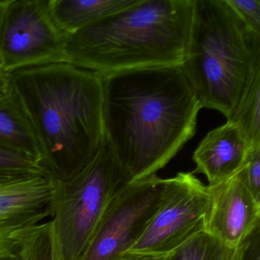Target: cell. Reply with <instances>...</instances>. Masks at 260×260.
Segmentation results:
<instances>
[{"instance_id": "14", "label": "cell", "mask_w": 260, "mask_h": 260, "mask_svg": "<svg viewBox=\"0 0 260 260\" xmlns=\"http://www.w3.org/2000/svg\"><path fill=\"white\" fill-rule=\"evenodd\" d=\"M245 243L231 246L203 231L172 252L168 260H241Z\"/></svg>"}, {"instance_id": "9", "label": "cell", "mask_w": 260, "mask_h": 260, "mask_svg": "<svg viewBox=\"0 0 260 260\" xmlns=\"http://www.w3.org/2000/svg\"><path fill=\"white\" fill-rule=\"evenodd\" d=\"M162 179L130 181L115 193L81 260H116L142 234L159 204Z\"/></svg>"}, {"instance_id": "17", "label": "cell", "mask_w": 260, "mask_h": 260, "mask_svg": "<svg viewBox=\"0 0 260 260\" xmlns=\"http://www.w3.org/2000/svg\"><path fill=\"white\" fill-rule=\"evenodd\" d=\"M226 2L250 29L260 33V0H226Z\"/></svg>"}, {"instance_id": "10", "label": "cell", "mask_w": 260, "mask_h": 260, "mask_svg": "<svg viewBox=\"0 0 260 260\" xmlns=\"http://www.w3.org/2000/svg\"><path fill=\"white\" fill-rule=\"evenodd\" d=\"M207 189L205 232L229 246H242L260 228V201L249 189L243 169Z\"/></svg>"}, {"instance_id": "6", "label": "cell", "mask_w": 260, "mask_h": 260, "mask_svg": "<svg viewBox=\"0 0 260 260\" xmlns=\"http://www.w3.org/2000/svg\"><path fill=\"white\" fill-rule=\"evenodd\" d=\"M209 196L193 173L162 179L157 208L127 252L170 255L205 230Z\"/></svg>"}, {"instance_id": "13", "label": "cell", "mask_w": 260, "mask_h": 260, "mask_svg": "<svg viewBox=\"0 0 260 260\" xmlns=\"http://www.w3.org/2000/svg\"><path fill=\"white\" fill-rule=\"evenodd\" d=\"M137 0H49L54 22L67 36L135 4Z\"/></svg>"}, {"instance_id": "16", "label": "cell", "mask_w": 260, "mask_h": 260, "mask_svg": "<svg viewBox=\"0 0 260 260\" xmlns=\"http://www.w3.org/2000/svg\"><path fill=\"white\" fill-rule=\"evenodd\" d=\"M19 260H63L53 219L31 228L24 239Z\"/></svg>"}, {"instance_id": "20", "label": "cell", "mask_w": 260, "mask_h": 260, "mask_svg": "<svg viewBox=\"0 0 260 260\" xmlns=\"http://www.w3.org/2000/svg\"><path fill=\"white\" fill-rule=\"evenodd\" d=\"M241 260H260V228L246 240Z\"/></svg>"}, {"instance_id": "18", "label": "cell", "mask_w": 260, "mask_h": 260, "mask_svg": "<svg viewBox=\"0 0 260 260\" xmlns=\"http://www.w3.org/2000/svg\"><path fill=\"white\" fill-rule=\"evenodd\" d=\"M242 169L249 189L260 201V147L248 150Z\"/></svg>"}, {"instance_id": "1", "label": "cell", "mask_w": 260, "mask_h": 260, "mask_svg": "<svg viewBox=\"0 0 260 260\" xmlns=\"http://www.w3.org/2000/svg\"><path fill=\"white\" fill-rule=\"evenodd\" d=\"M102 77L106 141L131 181L156 175L194 136L202 109L182 67Z\"/></svg>"}, {"instance_id": "4", "label": "cell", "mask_w": 260, "mask_h": 260, "mask_svg": "<svg viewBox=\"0 0 260 260\" xmlns=\"http://www.w3.org/2000/svg\"><path fill=\"white\" fill-rule=\"evenodd\" d=\"M184 74L201 108L234 117L260 72V33L250 29L226 0H194Z\"/></svg>"}, {"instance_id": "5", "label": "cell", "mask_w": 260, "mask_h": 260, "mask_svg": "<svg viewBox=\"0 0 260 260\" xmlns=\"http://www.w3.org/2000/svg\"><path fill=\"white\" fill-rule=\"evenodd\" d=\"M107 141L86 165L57 179L55 223L63 260H81L113 196L130 182Z\"/></svg>"}, {"instance_id": "19", "label": "cell", "mask_w": 260, "mask_h": 260, "mask_svg": "<svg viewBox=\"0 0 260 260\" xmlns=\"http://www.w3.org/2000/svg\"><path fill=\"white\" fill-rule=\"evenodd\" d=\"M0 169L8 170H41L37 161L25 155L0 148Z\"/></svg>"}, {"instance_id": "21", "label": "cell", "mask_w": 260, "mask_h": 260, "mask_svg": "<svg viewBox=\"0 0 260 260\" xmlns=\"http://www.w3.org/2000/svg\"><path fill=\"white\" fill-rule=\"evenodd\" d=\"M170 255H157L137 252H125L116 260H168Z\"/></svg>"}, {"instance_id": "11", "label": "cell", "mask_w": 260, "mask_h": 260, "mask_svg": "<svg viewBox=\"0 0 260 260\" xmlns=\"http://www.w3.org/2000/svg\"><path fill=\"white\" fill-rule=\"evenodd\" d=\"M248 147L238 127L231 121L211 131L193 154L196 169L208 185H214L235 174L244 164Z\"/></svg>"}, {"instance_id": "23", "label": "cell", "mask_w": 260, "mask_h": 260, "mask_svg": "<svg viewBox=\"0 0 260 260\" xmlns=\"http://www.w3.org/2000/svg\"><path fill=\"white\" fill-rule=\"evenodd\" d=\"M10 0H0V42H1V36H2L3 28H4V21L7 15V9L10 5ZM3 62L0 53V71H2Z\"/></svg>"}, {"instance_id": "15", "label": "cell", "mask_w": 260, "mask_h": 260, "mask_svg": "<svg viewBox=\"0 0 260 260\" xmlns=\"http://www.w3.org/2000/svg\"><path fill=\"white\" fill-rule=\"evenodd\" d=\"M229 121L238 127L248 150L260 147V72L252 79Z\"/></svg>"}, {"instance_id": "12", "label": "cell", "mask_w": 260, "mask_h": 260, "mask_svg": "<svg viewBox=\"0 0 260 260\" xmlns=\"http://www.w3.org/2000/svg\"><path fill=\"white\" fill-rule=\"evenodd\" d=\"M0 148L25 155L42 165L36 132L13 89L0 99Z\"/></svg>"}, {"instance_id": "8", "label": "cell", "mask_w": 260, "mask_h": 260, "mask_svg": "<svg viewBox=\"0 0 260 260\" xmlns=\"http://www.w3.org/2000/svg\"><path fill=\"white\" fill-rule=\"evenodd\" d=\"M67 37L53 19L49 0H10L0 42L3 72L65 62Z\"/></svg>"}, {"instance_id": "22", "label": "cell", "mask_w": 260, "mask_h": 260, "mask_svg": "<svg viewBox=\"0 0 260 260\" xmlns=\"http://www.w3.org/2000/svg\"><path fill=\"white\" fill-rule=\"evenodd\" d=\"M12 92L10 76L0 71V99L7 96Z\"/></svg>"}, {"instance_id": "2", "label": "cell", "mask_w": 260, "mask_h": 260, "mask_svg": "<svg viewBox=\"0 0 260 260\" xmlns=\"http://www.w3.org/2000/svg\"><path fill=\"white\" fill-rule=\"evenodd\" d=\"M9 76L36 132L43 168L59 179L87 164L106 141L103 77L68 62Z\"/></svg>"}, {"instance_id": "3", "label": "cell", "mask_w": 260, "mask_h": 260, "mask_svg": "<svg viewBox=\"0 0 260 260\" xmlns=\"http://www.w3.org/2000/svg\"><path fill=\"white\" fill-rule=\"evenodd\" d=\"M194 0H137L69 35L65 62L101 77L127 70L181 66Z\"/></svg>"}, {"instance_id": "7", "label": "cell", "mask_w": 260, "mask_h": 260, "mask_svg": "<svg viewBox=\"0 0 260 260\" xmlns=\"http://www.w3.org/2000/svg\"><path fill=\"white\" fill-rule=\"evenodd\" d=\"M57 188L45 169H0V260H19L25 236L52 217Z\"/></svg>"}]
</instances>
